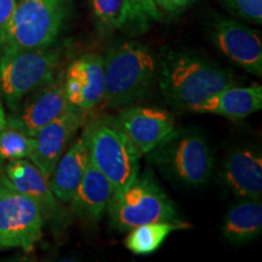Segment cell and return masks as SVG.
Returning <instances> with one entry per match:
<instances>
[{
	"label": "cell",
	"mask_w": 262,
	"mask_h": 262,
	"mask_svg": "<svg viewBox=\"0 0 262 262\" xmlns=\"http://www.w3.org/2000/svg\"><path fill=\"white\" fill-rule=\"evenodd\" d=\"M70 107L64 93L63 77L57 75L40 89L32 93V96L22 107L17 116L6 118V123L17 127L29 136H35L42 126Z\"/></svg>",
	"instance_id": "cell-13"
},
{
	"label": "cell",
	"mask_w": 262,
	"mask_h": 262,
	"mask_svg": "<svg viewBox=\"0 0 262 262\" xmlns=\"http://www.w3.org/2000/svg\"><path fill=\"white\" fill-rule=\"evenodd\" d=\"M97 25L103 31L124 27L126 21V0H89Z\"/></svg>",
	"instance_id": "cell-22"
},
{
	"label": "cell",
	"mask_w": 262,
	"mask_h": 262,
	"mask_svg": "<svg viewBox=\"0 0 262 262\" xmlns=\"http://www.w3.org/2000/svg\"><path fill=\"white\" fill-rule=\"evenodd\" d=\"M104 94L108 107H122L145 97L158 74L152 51L136 41H124L111 48L103 57Z\"/></svg>",
	"instance_id": "cell-2"
},
{
	"label": "cell",
	"mask_w": 262,
	"mask_h": 262,
	"mask_svg": "<svg viewBox=\"0 0 262 262\" xmlns=\"http://www.w3.org/2000/svg\"><path fill=\"white\" fill-rule=\"evenodd\" d=\"M209 33L211 41L226 57L248 73L261 77L262 41L256 29L235 19L215 16Z\"/></svg>",
	"instance_id": "cell-9"
},
{
	"label": "cell",
	"mask_w": 262,
	"mask_h": 262,
	"mask_svg": "<svg viewBox=\"0 0 262 262\" xmlns=\"http://www.w3.org/2000/svg\"><path fill=\"white\" fill-rule=\"evenodd\" d=\"M114 192L112 183L95 166L89 157L83 178L70 201L71 208L79 217L97 224L107 211Z\"/></svg>",
	"instance_id": "cell-15"
},
{
	"label": "cell",
	"mask_w": 262,
	"mask_h": 262,
	"mask_svg": "<svg viewBox=\"0 0 262 262\" xmlns=\"http://www.w3.org/2000/svg\"><path fill=\"white\" fill-rule=\"evenodd\" d=\"M262 231L261 199H243L225 216L222 233L232 244L241 245L257 238Z\"/></svg>",
	"instance_id": "cell-19"
},
{
	"label": "cell",
	"mask_w": 262,
	"mask_h": 262,
	"mask_svg": "<svg viewBox=\"0 0 262 262\" xmlns=\"http://www.w3.org/2000/svg\"><path fill=\"white\" fill-rule=\"evenodd\" d=\"M60 51L51 47L2 51L0 94L11 110L56 77Z\"/></svg>",
	"instance_id": "cell-6"
},
{
	"label": "cell",
	"mask_w": 262,
	"mask_h": 262,
	"mask_svg": "<svg viewBox=\"0 0 262 262\" xmlns=\"http://www.w3.org/2000/svg\"><path fill=\"white\" fill-rule=\"evenodd\" d=\"M10 185L38 204L44 220H56L62 214L57 196L51 191L49 179L29 159L12 160L6 165Z\"/></svg>",
	"instance_id": "cell-14"
},
{
	"label": "cell",
	"mask_w": 262,
	"mask_h": 262,
	"mask_svg": "<svg viewBox=\"0 0 262 262\" xmlns=\"http://www.w3.org/2000/svg\"><path fill=\"white\" fill-rule=\"evenodd\" d=\"M107 211L111 224L120 232L159 221L173 222L189 227V224L180 217L173 202L149 171L139 172L125 189L114 193Z\"/></svg>",
	"instance_id": "cell-3"
},
{
	"label": "cell",
	"mask_w": 262,
	"mask_h": 262,
	"mask_svg": "<svg viewBox=\"0 0 262 262\" xmlns=\"http://www.w3.org/2000/svg\"><path fill=\"white\" fill-rule=\"evenodd\" d=\"M89 157L110 180L114 193L125 189L140 172V157L131 148L112 118L94 120L84 129Z\"/></svg>",
	"instance_id": "cell-7"
},
{
	"label": "cell",
	"mask_w": 262,
	"mask_h": 262,
	"mask_svg": "<svg viewBox=\"0 0 262 262\" xmlns=\"http://www.w3.org/2000/svg\"><path fill=\"white\" fill-rule=\"evenodd\" d=\"M85 112L70 104L63 113L42 126L34 136L35 146L28 159L45 178H50L68 142L84 124Z\"/></svg>",
	"instance_id": "cell-11"
},
{
	"label": "cell",
	"mask_w": 262,
	"mask_h": 262,
	"mask_svg": "<svg viewBox=\"0 0 262 262\" xmlns=\"http://www.w3.org/2000/svg\"><path fill=\"white\" fill-rule=\"evenodd\" d=\"M6 124V116L4 112V107H3V97L2 94H0V131L3 130V127L5 126Z\"/></svg>",
	"instance_id": "cell-27"
},
{
	"label": "cell",
	"mask_w": 262,
	"mask_h": 262,
	"mask_svg": "<svg viewBox=\"0 0 262 262\" xmlns=\"http://www.w3.org/2000/svg\"><path fill=\"white\" fill-rule=\"evenodd\" d=\"M44 216L35 202L0 178V251L22 249L32 251L41 239Z\"/></svg>",
	"instance_id": "cell-8"
},
{
	"label": "cell",
	"mask_w": 262,
	"mask_h": 262,
	"mask_svg": "<svg viewBox=\"0 0 262 262\" xmlns=\"http://www.w3.org/2000/svg\"><path fill=\"white\" fill-rule=\"evenodd\" d=\"M262 108V86L226 88L204 102L193 107L191 112L221 116L232 120H241L258 112Z\"/></svg>",
	"instance_id": "cell-17"
},
{
	"label": "cell",
	"mask_w": 262,
	"mask_h": 262,
	"mask_svg": "<svg viewBox=\"0 0 262 262\" xmlns=\"http://www.w3.org/2000/svg\"><path fill=\"white\" fill-rule=\"evenodd\" d=\"M224 180L237 196L243 199H261V152L250 148L232 150L224 164Z\"/></svg>",
	"instance_id": "cell-16"
},
{
	"label": "cell",
	"mask_w": 262,
	"mask_h": 262,
	"mask_svg": "<svg viewBox=\"0 0 262 262\" xmlns=\"http://www.w3.org/2000/svg\"><path fill=\"white\" fill-rule=\"evenodd\" d=\"M71 6L72 0H19L0 50L51 47L63 29Z\"/></svg>",
	"instance_id": "cell-4"
},
{
	"label": "cell",
	"mask_w": 262,
	"mask_h": 262,
	"mask_svg": "<svg viewBox=\"0 0 262 262\" xmlns=\"http://www.w3.org/2000/svg\"><path fill=\"white\" fill-rule=\"evenodd\" d=\"M157 77L164 97L187 111L235 83L231 72L196 55L173 50L163 54Z\"/></svg>",
	"instance_id": "cell-1"
},
{
	"label": "cell",
	"mask_w": 262,
	"mask_h": 262,
	"mask_svg": "<svg viewBox=\"0 0 262 262\" xmlns=\"http://www.w3.org/2000/svg\"><path fill=\"white\" fill-rule=\"evenodd\" d=\"M35 146L34 136H29L6 123L0 131V163L3 160L28 159Z\"/></svg>",
	"instance_id": "cell-21"
},
{
	"label": "cell",
	"mask_w": 262,
	"mask_h": 262,
	"mask_svg": "<svg viewBox=\"0 0 262 262\" xmlns=\"http://www.w3.org/2000/svg\"><path fill=\"white\" fill-rule=\"evenodd\" d=\"M64 93L68 103L89 111L103 100V57L86 54L74 60L63 77Z\"/></svg>",
	"instance_id": "cell-12"
},
{
	"label": "cell",
	"mask_w": 262,
	"mask_h": 262,
	"mask_svg": "<svg viewBox=\"0 0 262 262\" xmlns=\"http://www.w3.org/2000/svg\"><path fill=\"white\" fill-rule=\"evenodd\" d=\"M89 160V147L84 131L70 148L62 153L49 178L51 191L58 201L70 203L83 178Z\"/></svg>",
	"instance_id": "cell-18"
},
{
	"label": "cell",
	"mask_w": 262,
	"mask_h": 262,
	"mask_svg": "<svg viewBox=\"0 0 262 262\" xmlns=\"http://www.w3.org/2000/svg\"><path fill=\"white\" fill-rule=\"evenodd\" d=\"M113 119L140 158L148 155L175 129L172 114L157 107H130Z\"/></svg>",
	"instance_id": "cell-10"
},
{
	"label": "cell",
	"mask_w": 262,
	"mask_h": 262,
	"mask_svg": "<svg viewBox=\"0 0 262 262\" xmlns=\"http://www.w3.org/2000/svg\"><path fill=\"white\" fill-rule=\"evenodd\" d=\"M187 228H189L188 226L168 221L141 225L127 231L129 233L124 241V244L133 254L148 255L158 250L173 231Z\"/></svg>",
	"instance_id": "cell-20"
},
{
	"label": "cell",
	"mask_w": 262,
	"mask_h": 262,
	"mask_svg": "<svg viewBox=\"0 0 262 262\" xmlns=\"http://www.w3.org/2000/svg\"><path fill=\"white\" fill-rule=\"evenodd\" d=\"M234 15L253 24H262V0H221Z\"/></svg>",
	"instance_id": "cell-24"
},
{
	"label": "cell",
	"mask_w": 262,
	"mask_h": 262,
	"mask_svg": "<svg viewBox=\"0 0 262 262\" xmlns=\"http://www.w3.org/2000/svg\"><path fill=\"white\" fill-rule=\"evenodd\" d=\"M18 2L19 0H0V49L4 41L6 28H8L10 19L14 15Z\"/></svg>",
	"instance_id": "cell-26"
},
{
	"label": "cell",
	"mask_w": 262,
	"mask_h": 262,
	"mask_svg": "<svg viewBox=\"0 0 262 262\" xmlns=\"http://www.w3.org/2000/svg\"><path fill=\"white\" fill-rule=\"evenodd\" d=\"M147 156L168 178L189 187L208 182L214 166L208 141L201 133L189 129H173Z\"/></svg>",
	"instance_id": "cell-5"
},
{
	"label": "cell",
	"mask_w": 262,
	"mask_h": 262,
	"mask_svg": "<svg viewBox=\"0 0 262 262\" xmlns=\"http://www.w3.org/2000/svg\"><path fill=\"white\" fill-rule=\"evenodd\" d=\"M126 21L124 26L134 31H146L150 25L163 18L155 0H126Z\"/></svg>",
	"instance_id": "cell-23"
},
{
	"label": "cell",
	"mask_w": 262,
	"mask_h": 262,
	"mask_svg": "<svg viewBox=\"0 0 262 262\" xmlns=\"http://www.w3.org/2000/svg\"><path fill=\"white\" fill-rule=\"evenodd\" d=\"M194 2L195 0H155L162 16H168V17L182 14Z\"/></svg>",
	"instance_id": "cell-25"
}]
</instances>
